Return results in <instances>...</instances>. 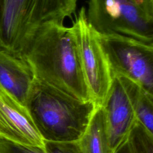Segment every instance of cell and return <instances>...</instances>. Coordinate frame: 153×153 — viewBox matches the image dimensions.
<instances>
[{
  "label": "cell",
  "mask_w": 153,
  "mask_h": 153,
  "mask_svg": "<svg viewBox=\"0 0 153 153\" xmlns=\"http://www.w3.org/2000/svg\"><path fill=\"white\" fill-rule=\"evenodd\" d=\"M22 59L33 78L82 101H91L70 27L52 23L39 29Z\"/></svg>",
  "instance_id": "obj_1"
},
{
  "label": "cell",
  "mask_w": 153,
  "mask_h": 153,
  "mask_svg": "<svg viewBox=\"0 0 153 153\" xmlns=\"http://www.w3.org/2000/svg\"><path fill=\"white\" fill-rule=\"evenodd\" d=\"M45 148L20 145L0 139V153H81L78 142H56L44 140Z\"/></svg>",
  "instance_id": "obj_11"
},
{
  "label": "cell",
  "mask_w": 153,
  "mask_h": 153,
  "mask_svg": "<svg viewBox=\"0 0 153 153\" xmlns=\"http://www.w3.org/2000/svg\"><path fill=\"white\" fill-rule=\"evenodd\" d=\"M78 1L0 0V47L22 58L36 32L72 18Z\"/></svg>",
  "instance_id": "obj_3"
},
{
  "label": "cell",
  "mask_w": 153,
  "mask_h": 153,
  "mask_svg": "<svg viewBox=\"0 0 153 153\" xmlns=\"http://www.w3.org/2000/svg\"><path fill=\"white\" fill-rule=\"evenodd\" d=\"M112 82L102 106L112 152L127 138L136 119L135 103L142 87L125 76L112 73Z\"/></svg>",
  "instance_id": "obj_7"
},
{
  "label": "cell",
  "mask_w": 153,
  "mask_h": 153,
  "mask_svg": "<svg viewBox=\"0 0 153 153\" xmlns=\"http://www.w3.org/2000/svg\"><path fill=\"white\" fill-rule=\"evenodd\" d=\"M133 153H153V134L136 121L127 137Z\"/></svg>",
  "instance_id": "obj_13"
},
{
  "label": "cell",
  "mask_w": 153,
  "mask_h": 153,
  "mask_svg": "<svg viewBox=\"0 0 153 153\" xmlns=\"http://www.w3.org/2000/svg\"><path fill=\"white\" fill-rule=\"evenodd\" d=\"M70 27L91 100L96 108L102 106L111 87L112 74L99 34L88 22L84 7L74 14Z\"/></svg>",
  "instance_id": "obj_5"
},
{
  "label": "cell",
  "mask_w": 153,
  "mask_h": 153,
  "mask_svg": "<svg viewBox=\"0 0 153 153\" xmlns=\"http://www.w3.org/2000/svg\"><path fill=\"white\" fill-rule=\"evenodd\" d=\"M26 107L43 140L56 142H78L96 108L35 79Z\"/></svg>",
  "instance_id": "obj_2"
},
{
  "label": "cell",
  "mask_w": 153,
  "mask_h": 153,
  "mask_svg": "<svg viewBox=\"0 0 153 153\" xmlns=\"http://www.w3.org/2000/svg\"><path fill=\"white\" fill-rule=\"evenodd\" d=\"M113 153H133L127 138L114 150Z\"/></svg>",
  "instance_id": "obj_14"
},
{
  "label": "cell",
  "mask_w": 153,
  "mask_h": 153,
  "mask_svg": "<svg viewBox=\"0 0 153 153\" xmlns=\"http://www.w3.org/2000/svg\"><path fill=\"white\" fill-rule=\"evenodd\" d=\"M0 139L20 145L44 148L26 106L0 87Z\"/></svg>",
  "instance_id": "obj_8"
},
{
  "label": "cell",
  "mask_w": 153,
  "mask_h": 153,
  "mask_svg": "<svg viewBox=\"0 0 153 153\" xmlns=\"http://www.w3.org/2000/svg\"><path fill=\"white\" fill-rule=\"evenodd\" d=\"M33 80L26 62L0 47V87L26 106Z\"/></svg>",
  "instance_id": "obj_9"
},
{
  "label": "cell",
  "mask_w": 153,
  "mask_h": 153,
  "mask_svg": "<svg viewBox=\"0 0 153 153\" xmlns=\"http://www.w3.org/2000/svg\"><path fill=\"white\" fill-rule=\"evenodd\" d=\"M78 143L81 153H113L108 140L105 114L102 106L96 108Z\"/></svg>",
  "instance_id": "obj_10"
},
{
  "label": "cell",
  "mask_w": 153,
  "mask_h": 153,
  "mask_svg": "<svg viewBox=\"0 0 153 153\" xmlns=\"http://www.w3.org/2000/svg\"><path fill=\"white\" fill-rule=\"evenodd\" d=\"M86 16L99 35H120L153 45V0H88Z\"/></svg>",
  "instance_id": "obj_4"
},
{
  "label": "cell",
  "mask_w": 153,
  "mask_h": 153,
  "mask_svg": "<svg viewBox=\"0 0 153 153\" xmlns=\"http://www.w3.org/2000/svg\"><path fill=\"white\" fill-rule=\"evenodd\" d=\"M135 115L136 121L153 134V95L142 88L136 100Z\"/></svg>",
  "instance_id": "obj_12"
},
{
  "label": "cell",
  "mask_w": 153,
  "mask_h": 153,
  "mask_svg": "<svg viewBox=\"0 0 153 153\" xmlns=\"http://www.w3.org/2000/svg\"><path fill=\"white\" fill-rule=\"evenodd\" d=\"M99 37L111 72L130 79L153 95V45L117 34Z\"/></svg>",
  "instance_id": "obj_6"
}]
</instances>
